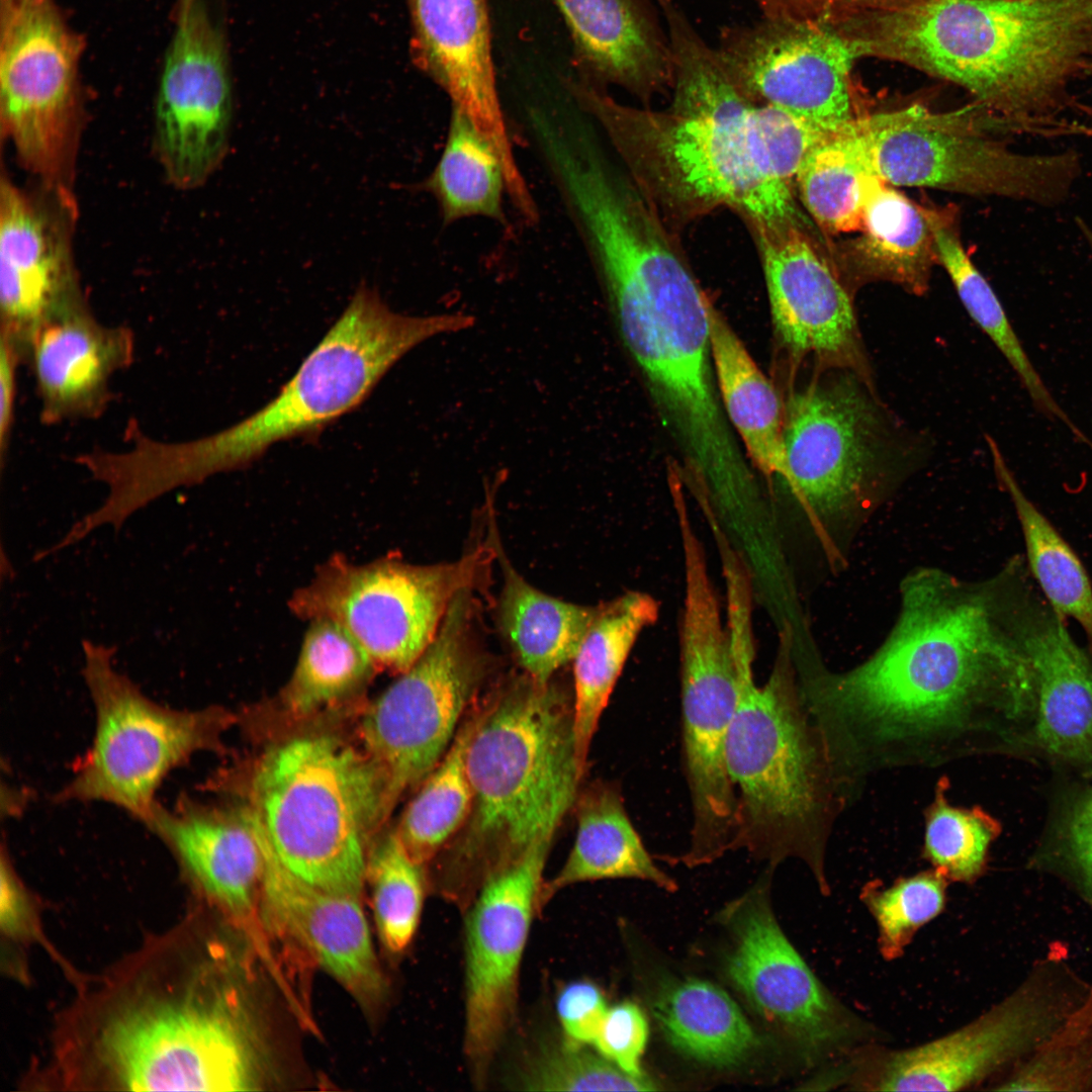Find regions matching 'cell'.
Listing matches in <instances>:
<instances>
[{"label": "cell", "instance_id": "48", "mask_svg": "<svg viewBox=\"0 0 1092 1092\" xmlns=\"http://www.w3.org/2000/svg\"><path fill=\"white\" fill-rule=\"evenodd\" d=\"M648 1039V1023L642 1010L633 1002L608 1008L594 1046L600 1055L634 1077H646L641 1057Z\"/></svg>", "mask_w": 1092, "mask_h": 1092}, {"label": "cell", "instance_id": "51", "mask_svg": "<svg viewBox=\"0 0 1092 1092\" xmlns=\"http://www.w3.org/2000/svg\"><path fill=\"white\" fill-rule=\"evenodd\" d=\"M766 11V17H793L792 5L812 0H757Z\"/></svg>", "mask_w": 1092, "mask_h": 1092}, {"label": "cell", "instance_id": "36", "mask_svg": "<svg viewBox=\"0 0 1092 1092\" xmlns=\"http://www.w3.org/2000/svg\"><path fill=\"white\" fill-rule=\"evenodd\" d=\"M876 176L863 116H856L814 144L796 177L797 195L823 235L857 233Z\"/></svg>", "mask_w": 1092, "mask_h": 1092}, {"label": "cell", "instance_id": "43", "mask_svg": "<svg viewBox=\"0 0 1092 1092\" xmlns=\"http://www.w3.org/2000/svg\"><path fill=\"white\" fill-rule=\"evenodd\" d=\"M422 867L396 830L368 851L366 881L372 890L375 924L383 946L392 953L403 951L417 931L424 900Z\"/></svg>", "mask_w": 1092, "mask_h": 1092}, {"label": "cell", "instance_id": "40", "mask_svg": "<svg viewBox=\"0 0 1092 1092\" xmlns=\"http://www.w3.org/2000/svg\"><path fill=\"white\" fill-rule=\"evenodd\" d=\"M478 715L479 706L467 711L448 750L421 784L395 829L410 855L421 866L453 840L470 814L472 789L466 753Z\"/></svg>", "mask_w": 1092, "mask_h": 1092}, {"label": "cell", "instance_id": "47", "mask_svg": "<svg viewBox=\"0 0 1092 1092\" xmlns=\"http://www.w3.org/2000/svg\"><path fill=\"white\" fill-rule=\"evenodd\" d=\"M1052 837L1033 864L1064 879L1092 909V787L1065 802Z\"/></svg>", "mask_w": 1092, "mask_h": 1092}, {"label": "cell", "instance_id": "26", "mask_svg": "<svg viewBox=\"0 0 1092 1092\" xmlns=\"http://www.w3.org/2000/svg\"><path fill=\"white\" fill-rule=\"evenodd\" d=\"M414 56L496 151L507 179L523 172L515 156L494 72L486 0H406Z\"/></svg>", "mask_w": 1092, "mask_h": 1092}, {"label": "cell", "instance_id": "32", "mask_svg": "<svg viewBox=\"0 0 1092 1092\" xmlns=\"http://www.w3.org/2000/svg\"><path fill=\"white\" fill-rule=\"evenodd\" d=\"M488 541L503 573L497 607L500 631L525 674L540 684L571 661L599 606H580L548 596L513 567L494 528Z\"/></svg>", "mask_w": 1092, "mask_h": 1092}, {"label": "cell", "instance_id": "10", "mask_svg": "<svg viewBox=\"0 0 1092 1092\" xmlns=\"http://www.w3.org/2000/svg\"><path fill=\"white\" fill-rule=\"evenodd\" d=\"M252 812L279 861L316 888L359 897L372 832L387 818L367 754L329 734L269 747L250 785Z\"/></svg>", "mask_w": 1092, "mask_h": 1092}, {"label": "cell", "instance_id": "12", "mask_svg": "<svg viewBox=\"0 0 1092 1092\" xmlns=\"http://www.w3.org/2000/svg\"><path fill=\"white\" fill-rule=\"evenodd\" d=\"M82 675L95 709L90 747L57 802H104L145 823L157 793L195 753L218 750L231 721L218 707L178 710L148 696L114 664L116 647L82 641Z\"/></svg>", "mask_w": 1092, "mask_h": 1092}, {"label": "cell", "instance_id": "22", "mask_svg": "<svg viewBox=\"0 0 1092 1092\" xmlns=\"http://www.w3.org/2000/svg\"><path fill=\"white\" fill-rule=\"evenodd\" d=\"M75 198L0 183L1 333L27 362L37 332L85 301L72 252Z\"/></svg>", "mask_w": 1092, "mask_h": 1092}, {"label": "cell", "instance_id": "25", "mask_svg": "<svg viewBox=\"0 0 1092 1092\" xmlns=\"http://www.w3.org/2000/svg\"><path fill=\"white\" fill-rule=\"evenodd\" d=\"M1022 574L1012 579L1008 616L1032 672L1033 740L1053 760L1091 765L1092 655Z\"/></svg>", "mask_w": 1092, "mask_h": 1092}, {"label": "cell", "instance_id": "31", "mask_svg": "<svg viewBox=\"0 0 1092 1092\" xmlns=\"http://www.w3.org/2000/svg\"><path fill=\"white\" fill-rule=\"evenodd\" d=\"M577 830L568 857L541 891V906L557 891L581 882L636 879L667 892L678 886L660 870L632 823L619 784L596 781L576 799Z\"/></svg>", "mask_w": 1092, "mask_h": 1092}, {"label": "cell", "instance_id": "7", "mask_svg": "<svg viewBox=\"0 0 1092 1092\" xmlns=\"http://www.w3.org/2000/svg\"><path fill=\"white\" fill-rule=\"evenodd\" d=\"M466 765L471 811L447 858L446 891L461 899L532 848L551 845L584 776L573 703L551 680H510L479 706Z\"/></svg>", "mask_w": 1092, "mask_h": 1092}, {"label": "cell", "instance_id": "30", "mask_svg": "<svg viewBox=\"0 0 1092 1092\" xmlns=\"http://www.w3.org/2000/svg\"><path fill=\"white\" fill-rule=\"evenodd\" d=\"M858 236L845 243L834 269L850 292L863 283L884 281L915 295L929 288L939 264L925 207L893 185L874 177L868 187Z\"/></svg>", "mask_w": 1092, "mask_h": 1092}, {"label": "cell", "instance_id": "53", "mask_svg": "<svg viewBox=\"0 0 1092 1092\" xmlns=\"http://www.w3.org/2000/svg\"><path fill=\"white\" fill-rule=\"evenodd\" d=\"M194 0H178L179 4L182 5V6L189 5Z\"/></svg>", "mask_w": 1092, "mask_h": 1092}, {"label": "cell", "instance_id": "49", "mask_svg": "<svg viewBox=\"0 0 1092 1092\" xmlns=\"http://www.w3.org/2000/svg\"><path fill=\"white\" fill-rule=\"evenodd\" d=\"M556 1008L564 1041L593 1045L608 1010L600 988L588 981L572 982L559 993Z\"/></svg>", "mask_w": 1092, "mask_h": 1092}, {"label": "cell", "instance_id": "19", "mask_svg": "<svg viewBox=\"0 0 1092 1092\" xmlns=\"http://www.w3.org/2000/svg\"><path fill=\"white\" fill-rule=\"evenodd\" d=\"M717 53L745 96L820 133L837 131L856 117L850 71L860 54L848 36L803 18L766 17L729 32Z\"/></svg>", "mask_w": 1092, "mask_h": 1092}, {"label": "cell", "instance_id": "13", "mask_svg": "<svg viewBox=\"0 0 1092 1092\" xmlns=\"http://www.w3.org/2000/svg\"><path fill=\"white\" fill-rule=\"evenodd\" d=\"M1092 984L1052 947L1000 1002L963 1027L897 1051L875 1045L850 1061L846 1084L871 1091H959L1005 1074L1033 1052Z\"/></svg>", "mask_w": 1092, "mask_h": 1092}, {"label": "cell", "instance_id": "28", "mask_svg": "<svg viewBox=\"0 0 1092 1092\" xmlns=\"http://www.w3.org/2000/svg\"><path fill=\"white\" fill-rule=\"evenodd\" d=\"M133 355L130 329L101 324L86 300L48 322L27 358L40 421L52 425L99 417L110 399L111 378L131 364Z\"/></svg>", "mask_w": 1092, "mask_h": 1092}, {"label": "cell", "instance_id": "14", "mask_svg": "<svg viewBox=\"0 0 1092 1092\" xmlns=\"http://www.w3.org/2000/svg\"><path fill=\"white\" fill-rule=\"evenodd\" d=\"M474 615L472 586L465 587L423 654L364 714L361 737L380 776L387 816L442 759L477 696L488 663Z\"/></svg>", "mask_w": 1092, "mask_h": 1092}, {"label": "cell", "instance_id": "20", "mask_svg": "<svg viewBox=\"0 0 1092 1092\" xmlns=\"http://www.w3.org/2000/svg\"><path fill=\"white\" fill-rule=\"evenodd\" d=\"M232 90L223 35L203 0L176 13L155 107V147L169 183L201 186L228 148Z\"/></svg>", "mask_w": 1092, "mask_h": 1092}, {"label": "cell", "instance_id": "3", "mask_svg": "<svg viewBox=\"0 0 1092 1092\" xmlns=\"http://www.w3.org/2000/svg\"><path fill=\"white\" fill-rule=\"evenodd\" d=\"M186 930L145 948L80 1015L67 1056L80 1083L134 1091L273 1083L266 1027L237 960L219 943L190 947Z\"/></svg>", "mask_w": 1092, "mask_h": 1092}, {"label": "cell", "instance_id": "16", "mask_svg": "<svg viewBox=\"0 0 1092 1092\" xmlns=\"http://www.w3.org/2000/svg\"><path fill=\"white\" fill-rule=\"evenodd\" d=\"M488 550L461 559L416 565L387 554L358 564L335 553L288 601L308 622L329 619L344 627L378 669L400 674L436 636L455 595L476 582Z\"/></svg>", "mask_w": 1092, "mask_h": 1092}, {"label": "cell", "instance_id": "39", "mask_svg": "<svg viewBox=\"0 0 1092 1092\" xmlns=\"http://www.w3.org/2000/svg\"><path fill=\"white\" fill-rule=\"evenodd\" d=\"M996 477L1009 495L1020 523L1028 567L1045 601L1064 621L1085 632L1092 655V585L1072 547L1024 493L995 440L986 438Z\"/></svg>", "mask_w": 1092, "mask_h": 1092}, {"label": "cell", "instance_id": "34", "mask_svg": "<svg viewBox=\"0 0 1092 1092\" xmlns=\"http://www.w3.org/2000/svg\"><path fill=\"white\" fill-rule=\"evenodd\" d=\"M711 351L726 415L748 457L765 476L784 478V406L771 382L713 306Z\"/></svg>", "mask_w": 1092, "mask_h": 1092}, {"label": "cell", "instance_id": "29", "mask_svg": "<svg viewBox=\"0 0 1092 1092\" xmlns=\"http://www.w3.org/2000/svg\"><path fill=\"white\" fill-rule=\"evenodd\" d=\"M585 71L642 101L672 82L669 47L637 0H553Z\"/></svg>", "mask_w": 1092, "mask_h": 1092}, {"label": "cell", "instance_id": "41", "mask_svg": "<svg viewBox=\"0 0 1092 1092\" xmlns=\"http://www.w3.org/2000/svg\"><path fill=\"white\" fill-rule=\"evenodd\" d=\"M377 670L344 627L329 619L311 620L282 703L292 715L308 716L353 696Z\"/></svg>", "mask_w": 1092, "mask_h": 1092}, {"label": "cell", "instance_id": "17", "mask_svg": "<svg viewBox=\"0 0 1092 1092\" xmlns=\"http://www.w3.org/2000/svg\"><path fill=\"white\" fill-rule=\"evenodd\" d=\"M774 872L766 867L719 914L733 938L726 973L805 1064L831 1066L875 1045L882 1033L821 983L783 932L769 901Z\"/></svg>", "mask_w": 1092, "mask_h": 1092}, {"label": "cell", "instance_id": "27", "mask_svg": "<svg viewBox=\"0 0 1092 1092\" xmlns=\"http://www.w3.org/2000/svg\"><path fill=\"white\" fill-rule=\"evenodd\" d=\"M185 878L259 946L263 944V854L246 809L228 811L181 795L145 822Z\"/></svg>", "mask_w": 1092, "mask_h": 1092}, {"label": "cell", "instance_id": "9", "mask_svg": "<svg viewBox=\"0 0 1092 1092\" xmlns=\"http://www.w3.org/2000/svg\"><path fill=\"white\" fill-rule=\"evenodd\" d=\"M784 406L782 481L837 566L874 510L915 464L916 447L857 373L825 369Z\"/></svg>", "mask_w": 1092, "mask_h": 1092}, {"label": "cell", "instance_id": "52", "mask_svg": "<svg viewBox=\"0 0 1092 1092\" xmlns=\"http://www.w3.org/2000/svg\"><path fill=\"white\" fill-rule=\"evenodd\" d=\"M1075 221H1076V224H1077L1082 237L1085 239V241H1086V243H1087V245H1088V247H1089V249H1090V251L1092 253V229L1081 217H1076Z\"/></svg>", "mask_w": 1092, "mask_h": 1092}, {"label": "cell", "instance_id": "8", "mask_svg": "<svg viewBox=\"0 0 1092 1092\" xmlns=\"http://www.w3.org/2000/svg\"><path fill=\"white\" fill-rule=\"evenodd\" d=\"M474 324L466 313L407 315L361 285L327 334L274 398L244 420L210 435L159 441L153 465L176 489L245 468L273 445L314 437L355 411L382 377L419 344Z\"/></svg>", "mask_w": 1092, "mask_h": 1092}, {"label": "cell", "instance_id": "35", "mask_svg": "<svg viewBox=\"0 0 1092 1092\" xmlns=\"http://www.w3.org/2000/svg\"><path fill=\"white\" fill-rule=\"evenodd\" d=\"M652 1012L673 1048L712 1067H736L759 1045L738 1005L708 981L690 978L663 984L652 1001Z\"/></svg>", "mask_w": 1092, "mask_h": 1092}, {"label": "cell", "instance_id": "15", "mask_svg": "<svg viewBox=\"0 0 1092 1092\" xmlns=\"http://www.w3.org/2000/svg\"><path fill=\"white\" fill-rule=\"evenodd\" d=\"M83 50L56 0H0L2 134L40 186L64 195H74Z\"/></svg>", "mask_w": 1092, "mask_h": 1092}, {"label": "cell", "instance_id": "5", "mask_svg": "<svg viewBox=\"0 0 1092 1092\" xmlns=\"http://www.w3.org/2000/svg\"><path fill=\"white\" fill-rule=\"evenodd\" d=\"M599 282L695 485L715 495L748 485L750 472L715 387L714 305L677 239L662 230H640Z\"/></svg>", "mask_w": 1092, "mask_h": 1092}, {"label": "cell", "instance_id": "45", "mask_svg": "<svg viewBox=\"0 0 1092 1092\" xmlns=\"http://www.w3.org/2000/svg\"><path fill=\"white\" fill-rule=\"evenodd\" d=\"M947 882L933 869L900 879L889 888L864 890L862 899L877 923L884 958L900 957L915 933L942 911Z\"/></svg>", "mask_w": 1092, "mask_h": 1092}, {"label": "cell", "instance_id": "37", "mask_svg": "<svg viewBox=\"0 0 1092 1092\" xmlns=\"http://www.w3.org/2000/svg\"><path fill=\"white\" fill-rule=\"evenodd\" d=\"M925 211L934 237L938 262L946 270L969 315L1006 359L1035 407L1049 418L1063 423L1076 438L1081 439L1084 434L1048 389L997 294L965 251L954 209L925 206Z\"/></svg>", "mask_w": 1092, "mask_h": 1092}, {"label": "cell", "instance_id": "4", "mask_svg": "<svg viewBox=\"0 0 1092 1092\" xmlns=\"http://www.w3.org/2000/svg\"><path fill=\"white\" fill-rule=\"evenodd\" d=\"M856 32L860 56L962 86L1008 133H1078L1054 115L1092 49V0H919L875 13Z\"/></svg>", "mask_w": 1092, "mask_h": 1092}, {"label": "cell", "instance_id": "38", "mask_svg": "<svg viewBox=\"0 0 1092 1092\" xmlns=\"http://www.w3.org/2000/svg\"><path fill=\"white\" fill-rule=\"evenodd\" d=\"M420 187L435 199L444 226L473 217L508 225V184L502 161L491 143L456 106L451 105L441 156Z\"/></svg>", "mask_w": 1092, "mask_h": 1092}, {"label": "cell", "instance_id": "46", "mask_svg": "<svg viewBox=\"0 0 1092 1092\" xmlns=\"http://www.w3.org/2000/svg\"><path fill=\"white\" fill-rule=\"evenodd\" d=\"M527 1091H653L647 1077L622 1071L587 1045L563 1042L539 1051L525 1065L518 1082Z\"/></svg>", "mask_w": 1092, "mask_h": 1092}, {"label": "cell", "instance_id": "33", "mask_svg": "<svg viewBox=\"0 0 1092 1092\" xmlns=\"http://www.w3.org/2000/svg\"><path fill=\"white\" fill-rule=\"evenodd\" d=\"M659 616L650 594L630 590L599 606L573 661L576 756L584 775L601 717L642 632Z\"/></svg>", "mask_w": 1092, "mask_h": 1092}, {"label": "cell", "instance_id": "23", "mask_svg": "<svg viewBox=\"0 0 1092 1092\" xmlns=\"http://www.w3.org/2000/svg\"><path fill=\"white\" fill-rule=\"evenodd\" d=\"M764 274L772 324L796 358L814 356L874 381L850 292L821 250L815 230L750 229Z\"/></svg>", "mask_w": 1092, "mask_h": 1092}, {"label": "cell", "instance_id": "1", "mask_svg": "<svg viewBox=\"0 0 1092 1092\" xmlns=\"http://www.w3.org/2000/svg\"><path fill=\"white\" fill-rule=\"evenodd\" d=\"M1004 569L970 581L920 567L900 584L897 619L864 661L798 673L805 705L841 783L934 768L1013 745L1032 710L1031 668L1008 617Z\"/></svg>", "mask_w": 1092, "mask_h": 1092}, {"label": "cell", "instance_id": "2", "mask_svg": "<svg viewBox=\"0 0 1092 1092\" xmlns=\"http://www.w3.org/2000/svg\"><path fill=\"white\" fill-rule=\"evenodd\" d=\"M668 32L667 109L624 105L582 77L562 78L565 87L675 234L720 207L749 229H813L797 201V141L784 112L745 96L686 19Z\"/></svg>", "mask_w": 1092, "mask_h": 1092}, {"label": "cell", "instance_id": "44", "mask_svg": "<svg viewBox=\"0 0 1092 1092\" xmlns=\"http://www.w3.org/2000/svg\"><path fill=\"white\" fill-rule=\"evenodd\" d=\"M947 779L938 781L925 811L923 855L947 881L972 883L984 872L999 824L979 807L952 806Z\"/></svg>", "mask_w": 1092, "mask_h": 1092}, {"label": "cell", "instance_id": "24", "mask_svg": "<svg viewBox=\"0 0 1092 1092\" xmlns=\"http://www.w3.org/2000/svg\"><path fill=\"white\" fill-rule=\"evenodd\" d=\"M247 814L263 854L264 925L268 922L305 950L363 1008L377 1007L386 983L360 898L316 888L294 876L277 858L250 808Z\"/></svg>", "mask_w": 1092, "mask_h": 1092}, {"label": "cell", "instance_id": "21", "mask_svg": "<svg viewBox=\"0 0 1092 1092\" xmlns=\"http://www.w3.org/2000/svg\"><path fill=\"white\" fill-rule=\"evenodd\" d=\"M549 848L538 845L491 875L472 901L466 927L464 1052L477 1081L485 1079L515 1012L520 965L541 907Z\"/></svg>", "mask_w": 1092, "mask_h": 1092}, {"label": "cell", "instance_id": "50", "mask_svg": "<svg viewBox=\"0 0 1092 1092\" xmlns=\"http://www.w3.org/2000/svg\"><path fill=\"white\" fill-rule=\"evenodd\" d=\"M21 360L14 348L0 337V455L8 450L16 397V368Z\"/></svg>", "mask_w": 1092, "mask_h": 1092}, {"label": "cell", "instance_id": "6", "mask_svg": "<svg viewBox=\"0 0 1092 1092\" xmlns=\"http://www.w3.org/2000/svg\"><path fill=\"white\" fill-rule=\"evenodd\" d=\"M738 703L726 743V765L737 798L732 850L777 869L795 858L830 893L826 859L834 825L850 802L823 736L802 698L794 632L783 627L767 679L754 676V636L730 640Z\"/></svg>", "mask_w": 1092, "mask_h": 1092}, {"label": "cell", "instance_id": "11", "mask_svg": "<svg viewBox=\"0 0 1092 1092\" xmlns=\"http://www.w3.org/2000/svg\"><path fill=\"white\" fill-rule=\"evenodd\" d=\"M878 176L893 186L998 196L1044 207L1067 201L1082 173L1074 149L1012 151L978 104L948 112L920 105L863 116Z\"/></svg>", "mask_w": 1092, "mask_h": 1092}, {"label": "cell", "instance_id": "42", "mask_svg": "<svg viewBox=\"0 0 1092 1092\" xmlns=\"http://www.w3.org/2000/svg\"><path fill=\"white\" fill-rule=\"evenodd\" d=\"M998 1091H1092V986L1064 1021L995 1082Z\"/></svg>", "mask_w": 1092, "mask_h": 1092}, {"label": "cell", "instance_id": "18", "mask_svg": "<svg viewBox=\"0 0 1092 1092\" xmlns=\"http://www.w3.org/2000/svg\"><path fill=\"white\" fill-rule=\"evenodd\" d=\"M681 759L692 805L687 849L674 862L697 868L732 850L737 798L726 743L738 703L737 669L722 623L698 618L679 629Z\"/></svg>", "mask_w": 1092, "mask_h": 1092}]
</instances>
